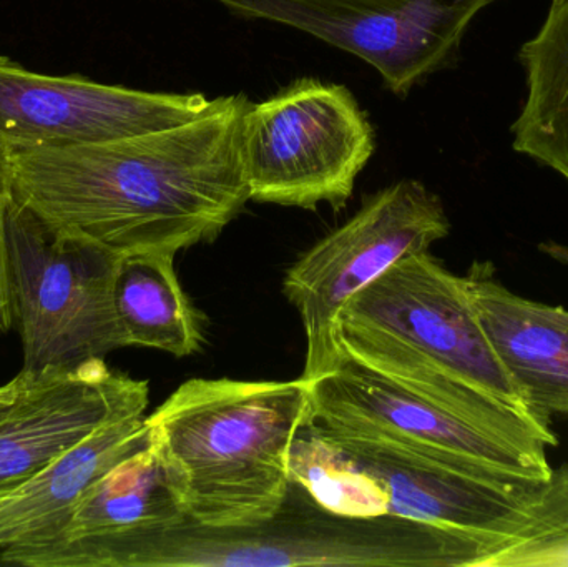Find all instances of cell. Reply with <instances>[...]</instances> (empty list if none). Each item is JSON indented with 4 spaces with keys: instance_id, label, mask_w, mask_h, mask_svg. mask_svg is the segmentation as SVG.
Segmentation results:
<instances>
[{
    "instance_id": "6da1fadb",
    "label": "cell",
    "mask_w": 568,
    "mask_h": 567,
    "mask_svg": "<svg viewBox=\"0 0 568 567\" xmlns=\"http://www.w3.org/2000/svg\"><path fill=\"white\" fill-rule=\"evenodd\" d=\"M220 97L199 119L97 145L12 152V199L57 232L120 255L219 239L250 202L243 120Z\"/></svg>"
},
{
    "instance_id": "7a4b0ae2",
    "label": "cell",
    "mask_w": 568,
    "mask_h": 567,
    "mask_svg": "<svg viewBox=\"0 0 568 567\" xmlns=\"http://www.w3.org/2000/svg\"><path fill=\"white\" fill-rule=\"evenodd\" d=\"M504 535L440 528L399 516L347 518L291 482L272 518L216 528L186 516L145 531L63 539L17 553L26 567H483Z\"/></svg>"
},
{
    "instance_id": "3957f363",
    "label": "cell",
    "mask_w": 568,
    "mask_h": 567,
    "mask_svg": "<svg viewBox=\"0 0 568 567\" xmlns=\"http://www.w3.org/2000/svg\"><path fill=\"white\" fill-rule=\"evenodd\" d=\"M307 418L310 386L303 378H193L146 423L186 516L229 528L278 512L291 483V446Z\"/></svg>"
},
{
    "instance_id": "277c9868",
    "label": "cell",
    "mask_w": 568,
    "mask_h": 567,
    "mask_svg": "<svg viewBox=\"0 0 568 567\" xmlns=\"http://www.w3.org/2000/svg\"><path fill=\"white\" fill-rule=\"evenodd\" d=\"M3 245L23 373L70 368L126 346L113 300L123 255L57 232L13 199Z\"/></svg>"
},
{
    "instance_id": "5b68a950",
    "label": "cell",
    "mask_w": 568,
    "mask_h": 567,
    "mask_svg": "<svg viewBox=\"0 0 568 567\" xmlns=\"http://www.w3.org/2000/svg\"><path fill=\"white\" fill-rule=\"evenodd\" d=\"M449 232L439 196L417 180H400L371 196L287 270L283 293L300 313L306 336L304 382L343 362L337 332L344 305L390 266L429 252Z\"/></svg>"
},
{
    "instance_id": "8992f818",
    "label": "cell",
    "mask_w": 568,
    "mask_h": 567,
    "mask_svg": "<svg viewBox=\"0 0 568 567\" xmlns=\"http://www.w3.org/2000/svg\"><path fill=\"white\" fill-rule=\"evenodd\" d=\"M376 149L373 125L344 85L296 80L243 120L250 200L343 209Z\"/></svg>"
},
{
    "instance_id": "52a82bcc",
    "label": "cell",
    "mask_w": 568,
    "mask_h": 567,
    "mask_svg": "<svg viewBox=\"0 0 568 567\" xmlns=\"http://www.w3.org/2000/svg\"><path fill=\"white\" fill-rule=\"evenodd\" d=\"M339 323L390 336L443 372L536 418L490 346L463 276L429 252L400 260L357 292L341 310Z\"/></svg>"
},
{
    "instance_id": "ba28073f",
    "label": "cell",
    "mask_w": 568,
    "mask_h": 567,
    "mask_svg": "<svg viewBox=\"0 0 568 567\" xmlns=\"http://www.w3.org/2000/svg\"><path fill=\"white\" fill-rule=\"evenodd\" d=\"M307 386L313 425L419 446L519 482L542 483L552 473L546 446L474 425L351 356Z\"/></svg>"
},
{
    "instance_id": "9c48e42d",
    "label": "cell",
    "mask_w": 568,
    "mask_h": 567,
    "mask_svg": "<svg viewBox=\"0 0 568 567\" xmlns=\"http://www.w3.org/2000/svg\"><path fill=\"white\" fill-rule=\"evenodd\" d=\"M246 17L311 33L366 60L406 95L456 52L470 20L494 0H219Z\"/></svg>"
},
{
    "instance_id": "30bf717a",
    "label": "cell",
    "mask_w": 568,
    "mask_h": 567,
    "mask_svg": "<svg viewBox=\"0 0 568 567\" xmlns=\"http://www.w3.org/2000/svg\"><path fill=\"white\" fill-rule=\"evenodd\" d=\"M219 99L43 75L0 55V142L12 152L97 145L172 129L210 112Z\"/></svg>"
},
{
    "instance_id": "8fae6325",
    "label": "cell",
    "mask_w": 568,
    "mask_h": 567,
    "mask_svg": "<svg viewBox=\"0 0 568 567\" xmlns=\"http://www.w3.org/2000/svg\"><path fill=\"white\" fill-rule=\"evenodd\" d=\"M304 426L376 479L387 495V515L399 518L510 536L523 523L530 492L539 485L444 458L407 443L337 432L313 423Z\"/></svg>"
},
{
    "instance_id": "7c38bea8",
    "label": "cell",
    "mask_w": 568,
    "mask_h": 567,
    "mask_svg": "<svg viewBox=\"0 0 568 567\" xmlns=\"http://www.w3.org/2000/svg\"><path fill=\"white\" fill-rule=\"evenodd\" d=\"M20 373L19 396L0 418V499L103 426L149 406V383L113 372L103 358Z\"/></svg>"
},
{
    "instance_id": "4fadbf2b",
    "label": "cell",
    "mask_w": 568,
    "mask_h": 567,
    "mask_svg": "<svg viewBox=\"0 0 568 567\" xmlns=\"http://www.w3.org/2000/svg\"><path fill=\"white\" fill-rule=\"evenodd\" d=\"M463 279L480 326L529 412L547 426L556 415L568 416V310L510 292L493 262H474Z\"/></svg>"
},
{
    "instance_id": "5bb4252c",
    "label": "cell",
    "mask_w": 568,
    "mask_h": 567,
    "mask_svg": "<svg viewBox=\"0 0 568 567\" xmlns=\"http://www.w3.org/2000/svg\"><path fill=\"white\" fill-rule=\"evenodd\" d=\"M150 443L145 415L119 419L3 496L0 499V559L59 538L87 492L113 466Z\"/></svg>"
},
{
    "instance_id": "9a60e30c",
    "label": "cell",
    "mask_w": 568,
    "mask_h": 567,
    "mask_svg": "<svg viewBox=\"0 0 568 567\" xmlns=\"http://www.w3.org/2000/svg\"><path fill=\"white\" fill-rule=\"evenodd\" d=\"M337 338L344 355L474 425L526 445H559L552 426L542 425L504 399L443 372L390 336L339 323Z\"/></svg>"
},
{
    "instance_id": "2e32d148",
    "label": "cell",
    "mask_w": 568,
    "mask_h": 567,
    "mask_svg": "<svg viewBox=\"0 0 568 567\" xmlns=\"http://www.w3.org/2000/svg\"><path fill=\"white\" fill-rule=\"evenodd\" d=\"M173 253L123 255L116 273V320L126 346L186 358L202 350V315L182 288Z\"/></svg>"
},
{
    "instance_id": "e0dca14e",
    "label": "cell",
    "mask_w": 568,
    "mask_h": 567,
    "mask_svg": "<svg viewBox=\"0 0 568 567\" xmlns=\"http://www.w3.org/2000/svg\"><path fill=\"white\" fill-rule=\"evenodd\" d=\"M185 518L165 466L150 443L113 466L87 492L62 535L52 543L145 531Z\"/></svg>"
},
{
    "instance_id": "ac0fdd59",
    "label": "cell",
    "mask_w": 568,
    "mask_h": 567,
    "mask_svg": "<svg viewBox=\"0 0 568 567\" xmlns=\"http://www.w3.org/2000/svg\"><path fill=\"white\" fill-rule=\"evenodd\" d=\"M520 62L529 93L513 125L514 149L568 180V0L552 6Z\"/></svg>"
},
{
    "instance_id": "d6986e66",
    "label": "cell",
    "mask_w": 568,
    "mask_h": 567,
    "mask_svg": "<svg viewBox=\"0 0 568 567\" xmlns=\"http://www.w3.org/2000/svg\"><path fill=\"white\" fill-rule=\"evenodd\" d=\"M290 478L336 515L347 518L387 515V495L376 479L361 472L307 426H303L291 446Z\"/></svg>"
},
{
    "instance_id": "ffe728a7",
    "label": "cell",
    "mask_w": 568,
    "mask_h": 567,
    "mask_svg": "<svg viewBox=\"0 0 568 567\" xmlns=\"http://www.w3.org/2000/svg\"><path fill=\"white\" fill-rule=\"evenodd\" d=\"M483 567H568V465L534 486L519 528Z\"/></svg>"
},
{
    "instance_id": "44dd1931",
    "label": "cell",
    "mask_w": 568,
    "mask_h": 567,
    "mask_svg": "<svg viewBox=\"0 0 568 567\" xmlns=\"http://www.w3.org/2000/svg\"><path fill=\"white\" fill-rule=\"evenodd\" d=\"M12 200V150L0 142V332L12 326L9 293H7L6 245H3V226L6 213Z\"/></svg>"
},
{
    "instance_id": "7402d4cb",
    "label": "cell",
    "mask_w": 568,
    "mask_h": 567,
    "mask_svg": "<svg viewBox=\"0 0 568 567\" xmlns=\"http://www.w3.org/2000/svg\"><path fill=\"white\" fill-rule=\"evenodd\" d=\"M23 385V375L19 373L12 382L7 383V385L0 386V418L9 412L10 406L16 402L17 396H19L20 388Z\"/></svg>"
},
{
    "instance_id": "603a6c76",
    "label": "cell",
    "mask_w": 568,
    "mask_h": 567,
    "mask_svg": "<svg viewBox=\"0 0 568 567\" xmlns=\"http://www.w3.org/2000/svg\"><path fill=\"white\" fill-rule=\"evenodd\" d=\"M539 250L544 255L549 256V259L568 266V245H562V243L557 242H546L540 243Z\"/></svg>"
},
{
    "instance_id": "cb8c5ba5",
    "label": "cell",
    "mask_w": 568,
    "mask_h": 567,
    "mask_svg": "<svg viewBox=\"0 0 568 567\" xmlns=\"http://www.w3.org/2000/svg\"><path fill=\"white\" fill-rule=\"evenodd\" d=\"M564 0H552V6H559V3H562Z\"/></svg>"
}]
</instances>
